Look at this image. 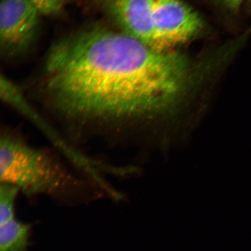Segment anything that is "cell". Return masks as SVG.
<instances>
[{"mask_svg":"<svg viewBox=\"0 0 251 251\" xmlns=\"http://www.w3.org/2000/svg\"><path fill=\"white\" fill-rule=\"evenodd\" d=\"M222 4L231 12L239 11L241 5L246 0H220Z\"/></svg>","mask_w":251,"mask_h":251,"instance_id":"9c48e42d","label":"cell"},{"mask_svg":"<svg viewBox=\"0 0 251 251\" xmlns=\"http://www.w3.org/2000/svg\"><path fill=\"white\" fill-rule=\"evenodd\" d=\"M31 228L15 218L0 225V251H27Z\"/></svg>","mask_w":251,"mask_h":251,"instance_id":"8992f818","label":"cell"},{"mask_svg":"<svg viewBox=\"0 0 251 251\" xmlns=\"http://www.w3.org/2000/svg\"><path fill=\"white\" fill-rule=\"evenodd\" d=\"M0 182L27 197L47 196L64 201L100 191L92 182L66 168L50 151L31 146L9 131L0 137Z\"/></svg>","mask_w":251,"mask_h":251,"instance_id":"7a4b0ae2","label":"cell"},{"mask_svg":"<svg viewBox=\"0 0 251 251\" xmlns=\"http://www.w3.org/2000/svg\"><path fill=\"white\" fill-rule=\"evenodd\" d=\"M20 190L7 184H0V225L15 218V202Z\"/></svg>","mask_w":251,"mask_h":251,"instance_id":"52a82bcc","label":"cell"},{"mask_svg":"<svg viewBox=\"0 0 251 251\" xmlns=\"http://www.w3.org/2000/svg\"><path fill=\"white\" fill-rule=\"evenodd\" d=\"M152 22L153 47L162 50L186 42L203 25L199 14L181 0H154Z\"/></svg>","mask_w":251,"mask_h":251,"instance_id":"277c9868","label":"cell"},{"mask_svg":"<svg viewBox=\"0 0 251 251\" xmlns=\"http://www.w3.org/2000/svg\"><path fill=\"white\" fill-rule=\"evenodd\" d=\"M249 1L250 3V4H251V0H249Z\"/></svg>","mask_w":251,"mask_h":251,"instance_id":"30bf717a","label":"cell"},{"mask_svg":"<svg viewBox=\"0 0 251 251\" xmlns=\"http://www.w3.org/2000/svg\"><path fill=\"white\" fill-rule=\"evenodd\" d=\"M29 0H1L0 5V48L3 55L24 54L35 42L40 16Z\"/></svg>","mask_w":251,"mask_h":251,"instance_id":"3957f363","label":"cell"},{"mask_svg":"<svg viewBox=\"0 0 251 251\" xmlns=\"http://www.w3.org/2000/svg\"><path fill=\"white\" fill-rule=\"evenodd\" d=\"M86 1L114 24L118 30L153 47L152 17L154 0Z\"/></svg>","mask_w":251,"mask_h":251,"instance_id":"5b68a950","label":"cell"},{"mask_svg":"<svg viewBox=\"0 0 251 251\" xmlns=\"http://www.w3.org/2000/svg\"><path fill=\"white\" fill-rule=\"evenodd\" d=\"M196 72L181 53L95 25L51 47L43 93L71 137H107L144 112L176 104L192 87Z\"/></svg>","mask_w":251,"mask_h":251,"instance_id":"6da1fadb","label":"cell"},{"mask_svg":"<svg viewBox=\"0 0 251 251\" xmlns=\"http://www.w3.org/2000/svg\"><path fill=\"white\" fill-rule=\"evenodd\" d=\"M42 15L56 16L64 10L67 0H29Z\"/></svg>","mask_w":251,"mask_h":251,"instance_id":"ba28073f","label":"cell"}]
</instances>
